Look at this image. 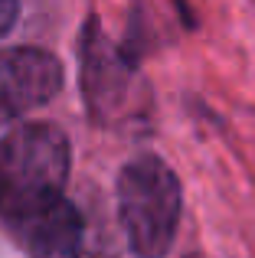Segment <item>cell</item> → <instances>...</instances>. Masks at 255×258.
Masks as SVG:
<instances>
[{
	"label": "cell",
	"mask_w": 255,
	"mask_h": 258,
	"mask_svg": "<svg viewBox=\"0 0 255 258\" xmlns=\"http://www.w3.org/2000/svg\"><path fill=\"white\" fill-rule=\"evenodd\" d=\"M69 180V138L49 121L20 124L0 138V206L10 219L62 200Z\"/></svg>",
	"instance_id": "1"
},
{
	"label": "cell",
	"mask_w": 255,
	"mask_h": 258,
	"mask_svg": "<svg viewBox=\"0 0 255 258\" xmlns=\"http://www.w3.org/2000/svg\"><path fill=\"white\" fill-rule=\"evenodd\" d=\"M183 193L170 167L154 154L128 160L118 173V219L138 258H164L180 226Z\"/></svg>",
	"instance_id": "2"
},
{
	"label": "cell",
	"mask_w": 255,
	"mask_h": 258,
	"mask_svg": "<svg viewBox=\"0 0 255 258\" xmlns=\"http://www.w3.org/2000/svg\"><path fill=\"white\" fill-rule=\"evenodd\" d=\"M13 226L30 258H105V245L69 200H56L23 219H13Z\"/></svg>",
	"instance_id": "3"
},
{
	"label": "cell",
	"mask_w": 255,
	"mask_h": 258,
	"mask_svg": "<svg viewBox=\"0 0 255 258\" xmlns=\"http://www.w3.org/2000/svg\"><path fill=\"white\" fill-rule=\"evenodd\" d=\"M62 88V66L52 52L17 46L0 52V124L46 105Z\"/></svg>",
	"instance_id": "4"
},
{
	"label": "cell",
	"mask_w": 255,
	"mask_h": 258,
	"mask_svg": "<svg viewBox=\"0 0 255 258\" xmlns=\"http://www.w3.org/2000/svg\"><path fill=\"white\" fill-rule=\"evenodd\" d=\"M17 20V0H0V36L13 26Z\"/></svg>",
	"instance_id": "5"
}]
</instances>
